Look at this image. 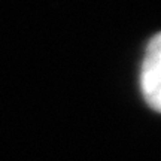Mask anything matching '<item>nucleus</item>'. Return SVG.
Masks as SVG:
<instances>
[{
	"instance_id": "f257e3e1",
	"label": "nucleus",
	"mask_w": 161,
	"mask_h": 161,
	"mask_svg": "<svg viewBox=\"0 0 161 161\" xmlns=\"http://www.w3.org/2000/svg\"><path fill=\"white\" fill-rule=\"evenodd\" d=\"M140 88L146 103L161 112V33L148 43L140 72Z\"/></svg>"
}]
</instances>
